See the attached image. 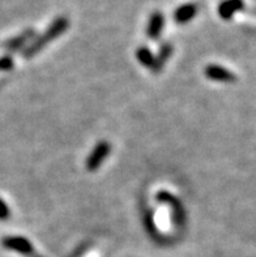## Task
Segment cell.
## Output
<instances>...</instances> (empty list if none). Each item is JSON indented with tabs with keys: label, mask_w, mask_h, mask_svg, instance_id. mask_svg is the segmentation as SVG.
Returning a JSON list of instances; mask_svg holds the SVG:
<instances>
[{
	"label": "cell",
	"mask_w": 256,
	"mask_h": 257,
	"mask_svg": "<svg viewBox=\"0 0 256 257\" xmlns=\"http://www.w3.org/2000/svg\"><path fill=\"white\" fill-rule=\"evenodd\" d=\"M159 202H163L166 205H169L173 210V221H174L175 226L177 227H182L183 223L186 222V212H185V208L183 205L181 204L177 197L172 195V193L166 192V191H161L158 192L156 197Z\"/></svg>",
	"instance_id": "2"
},
{
	"label": "cell",
	"mask_w": 256,
	"mask_h": 257,
	"mask_svg": "<svg viewBox=\"0 0 256 257\" xmlns=\"http://www.w3.org/2000/svg\"><path fill=\"white\" fill-rule=\"evenodd\" d=\"M204 73L209 80L217 82H235L237 77L234 75L233 72L229 69L224 68L222 65L217 64H209L205 67Z\"/></svg>",
	"instance_id": "5"
},
{
	"label": "cell",
	"mask_w": 256,
	"mask_h": 257,
	"mask_svg": "<svg viewBox=\"0 0 256 257\" xmlns=\"http://www.w3.org/2000/svg\"><path fill=\"white\" fill-rule=\"evenodd\" d=\"M136 58L139 60L140 64H143L144 67L149 68L150 71L154 72V65H156V56L153 55V52L150 51L146 46H141L136 51Z\"/></svg>",
	"instance_id": "10"
},
{
	"label": "cell",
	"mask_w": 256,
	"mask_h": 257,
	"mask_svg": "<svg viewBox=\"0 0 256 257\" xmlns=\"http://www.w3.org/2000/svg\"><path fill=\"white\" fill-rule=\"evenodd\" d=\"M163 26H165V16H163V13L159 12V11L152 12L149 21H148V26H146V36H148V38L152 39V41L158 39L163 30Z\"/></svg>",
	"instance_id": "7"
},
{
	"label": "cell",
	"mask_w": 256,
	"mask_h": 257,
	"mask_svg": "<svg viewBox=\"0 0 256 257\" xmlns=\"http://www.w3.org/2000/svg\"><path fill=\"white\" fill-rule=\"evenodd\" d=\"M173 54V46L170 43H163L159 49L158 54L156 56V65H154V73H158V72L162 71L163 65L166 64V62L169 60V58Z\"/></svg>",
	"instance_id": "11"
},
{
	"label": "cell",
	"mask_w": 256,
	"mask_h": 257,
	"mask_svg": "<svg viewBox=\"0 0 256 257\" xmlns=\"http://www.w3.org/2000/svg\"><path fill=\"white\" fill-rule=\"evenodd\" d=\"M13 67V60L11 56H3L0 58V69L2 71H10Z\"/></svg>",
	"instance_id": "13"
},
{
	"label": "cell",
	"mask_w": 256,
	"mask_h": 257,
	"mask_svg": "<svg viewBox=\"0 0 256 257\" xmlns=\"http://www.w3.org/2000/svg\"><path fill=\"white\" fill-rule=\"evenodd\" d=\"M244 8L243 0H224L218 6V15L222 20H231L237 12Z\"/></svg>",
	"instance_id": "8"
},
{
	"label": "cell",
	"mask_w": 256,
	"mask_h": 257,
	"mask_svg": "<svg viewBox=\"0 0 256 257\" xmlns=\"http://www.w3.org/2000/svg\"><path fill=\"white\" fill-rule=\"evenodd\" d=\"M33 37H36V33L33 29H28L24 33H21L19 37H15V38L10 39L8 42L6 43V49L11 50V51H16V50L21 49L25 46V43H28L29 39H32Z\"/></svg>",
	"instance_id": "9"
},
{
	"label": "cell",
	"mask_w": 256,
	"mask_h": 257,
	"mask_svg": "<svg viewBox=\"0 0 256 257\" xmlns=\"http://www.w3.org/2000/svg\"><path fill=\"white\" fill-rule=\"evenodd\" d=\"M2 244L7 249L16 251L19 253L25 254V256H30V254L34 253V248H33L32 243L23 236H7L3 239Z\"/></svg>",
	"instance_id": "4"
},
{
	"label": "cell",
	"mask_w": 256,
	"mask_h": 257,
	"mask_svg": "<svg viewBox=\"0 0 256 257\" xmlns=\"http://www.w3.org/2000/svg\"><path fill=\"white\" fill-rule=\"evenodd\" d=\"M199 12V6L195 3H186L179 6L177 10L173 12V20L175 23L179 24V25H183V24L190 23L192 19H195V16L198 15Z\"/></svg>",
	"instance_id": "6"
},
{
	"label": "cell",
	"mask_w": 256,
	"mask_h": 257,
	"mask_svg": "<svg viewBox=\"0 0 256 257\" xmlns=\"http://www.w3.org/2000/svg\"><path fill=\"white\" fill-rule=\"evenodd\" d=\"M11 217V210L3 199H0V221H7Z\"/></svg>",
	"instance_id": "12"
},
{
	"label": "cell",
	"mask_w": 256,
	"mask_h": 257,
	"mask_svg": "<svg viewBox=\"0 0 256 257\" xmlns=\"http://www.w3.org/2000/svg\"><path fill=\"white\" fill-rule=\"evenodd\" d=\"M68 26L69 20L67 19V17H56V19L50 24L49 28H47L41 36L37 37V38L26 47L25 51H24V58L30 59L36 55V54H38L39 51H42L49 43H51L52 41H55L56 38H59V37L62 36L63 33L68 29Z\"/></svg>",
	"instance_id": "1"
},
{
	"label": "cell",
	"mask_w": 256,
	"mask_h": 257,
	"mask_svg": "<svg viewBox=\"0 0 256 257\" xmlns=\"http://www.w3.org/2000/svg\"><path fill=\"white\" fill-rule=\"evenodd\" d=\"M111 147L110 144L107 141H100V143L94 147V149L92 150V153L88 156L87 158V169L89 171H96L97 169H100L101 165L104 163V161L106 160L107 156L110 154Z\"/></svg>",
	"instance_id": "3"
}]
</instances>
